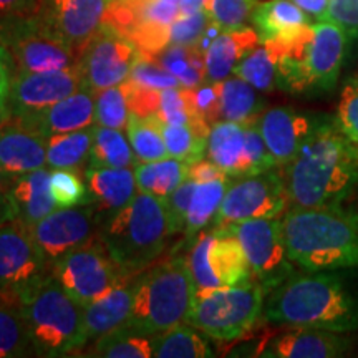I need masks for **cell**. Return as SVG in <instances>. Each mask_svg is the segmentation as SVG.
I'll return each mask as SVG.
<instances>
[{"mask_svg":"<svg viewBox=\"0 0 358 358\" xmlns=\"http://www.w3.org/2000/svg\"><path fill=\"white\" fill-rule=\"evenodd\" d=\"M229 227L243 245L252 279L262 285L266 294L294 275V262L285 248L280 219H249Z\"/></svg>","mask_w":358,"mask_h":358,"instance_id":"obj_13","label":"cell"},{"mask_svg":"<svg viewBox=\"0 0 358 358\" xmlns=\"http://www.w3.org/2000/svg\"><path fill=\"white\" fill-rule=\"evenodd\" d=\"M90 355L105 358H150L153 357L151 335L140 334L128 327H120L98 338Z\"/></svg>","mask_w":358,"mask_h":358,"instance_id":"obj_39","label":"cell"},{"mask_svg":"<svg viewBox=\"0 0 358 358\" xmlns=\"http://www.w3.org/2000/svg\"><path fill=\"white\" fill-rule=\"evenodd\" d=\"M47 164V140L12 122L0 131V169L8 182ZM8 186V185H7Z\"/></svg>","mask_w":358,"mask_h":358,"instance_id":"obj_23","label":"cell"},{"mask_svg":"<svg viewBox=\"0 0 358 358\" xmlns=\"http://www.w3.org/2000/svg\"><path fill=\"white\" fill-rule=\"evenodd\" d=\"M287 204L284 176L268 169L231 181L213 222L214 226H231L249 219L279 217Z\"/></svg>","mask_w":358,"mask_h":358,"instance_id":"obj_14","label":"cell"},{"mask_svg":"<svg viewBox=\"0 0 358 358\" xmlns=\"http://www.w3.org/2000/svg\"><path fill=\"white\" fill-rule=\"evenodd\" d=\"M7 185H8V181L6 179V176H3L2 169H0V187H6L7 189Z\"/></svg>","mask_w":358,"mask_h":358,"instance_id":"obj_59","label":"cell"},{"mask_svg":"<svg viewBox=\"0 0 358 358\" xmlns=\"http://www.w3.org/2000/svg\"><path fill=\"white\" fill-rule=\"evenodd\" d=\"M30 352L32 343L20 306L0 299V358L25 357Z\"/></svg>","mask_w":358,"mask_h":358,"instance_id":"obj_38","label":"cell"},{"mask_svg":"<svg viewBox=\"0 0 358 358\" xmlns=\"http://www.w3.org/2000/svg\"><path fill=\"white\" fill-rule=\"evenodd\" d=\"M128 106L133 115L151 116L158 115L161 105V90L148 88L127 80Z\"/></svg>","mask_w":358,"mask_h":358,"instance_id":"obj_51","label":"cell"},{"mask_svg":"<svg viewBox=\"0 0 358 358\" xmlns=\"http://www.w3.org/2000/svg\"><path fill=\"white\" fill-rule=\"evenodd\" d=\"M208 159L221 168L227 176H248V159H245V134L244 124L219 120L208 134Z\"/></svg>","mask_w":358,"mask_h":358,"instance_id":"obj_29","label":"cell"},{"mask_svg":"<svg viewBox=\"0 0 358 358\" xmlns=\"http://www.w3.org/2000/svg\"><path fill=\"white\" fill-rule=\"evenodd\" d=\"M95 140V124L47 140V164L52 169H77L88 161Z\"/></svg>","mask_w":358,"mask_h":358,"instance_id":"obj_32","label":"cell"},{"mask_svg":"<svg viewBox=\"0 0 358 358\" xmlns=\"http://www.w3.org/2000/svg\"><path fill=\"white\" fill-rule=\"evenodd\" d=\"M7 192L15 219L30 227L57 209L50 189V173L43 168L10 179Z\"/></svg>","mask_w":358,"mask_h":358,"instance_id":"obj_25","label":"cell"},{"mask_svg":"<svg viewBox=\"0 0 358 358\" xmlns=\"http://www.w3.org/2000/svg\"><path fill=\"white\" fill-rule=\"evenodd\" d=\"M250 20L261 43L292 38L310 25L307 13L290 0H267L257 3Z\"/></svg>","mask_w":358,"mask_h":358,"instance_id":"obj_28","label":"cell"},{"mask_svg":"<svg viewBox=\"0 0 358 358\" xmlns=\"http://www.w3.org/2000/svg\"><path fill=\"white\" fill-rule=\"evenodd\" d=\"M50 274L83 307L101 299L128 279L110 256L101 232L70 250L52 267Z\"/></svg>","mask_w":358,"mask_h":358,"instance_id":"obj_10","label":"cell"},{"mask_svg":"<svg viewBox=\"0 0 358 358\" xmlns=\"http://www.w3.org/2000/svg\"><path fill=\"white\" fill-rule=\"evenodd\" d=\"M43 0H0V24L42 17Z\"/></svg>","mask_w":358,"mask_h":358,"instance_id":"obj_53","label":"cell"},{"mask_svg":"<svg viewBox=\"0 0 358 358\" xmlns=\"http://www.w3.org/2000/svg\"><path fill=\"white\" fill-rule=\"evenodd\" d=\"M181 0H111L105 24L122 32L145 55L155 57L169 45V29Z\"/></svg>","mask_w":358,"mask_h":358,"instance_id":"obj_12","label":"cell"},{"mask_svg":"<svg viewBox=\"0 0 358 358\" xmlns=\"http://www.w3.org/2000/svg\"><path fill=\"white\" fill-rule=\"evenodd\" d=\"M32 352L40 357H65L87 343L85 307L52 274L20 299Z\"/></svg>","mask_w":358,"mask_h":358,"instance_id":"obj_6","label":"cell"},{"mask_svg":"<svg viewBox=\"0 0 358 358\" xmlns=\"http://www.w3.org/2000/svg\"><path fill=\"white\" fill-rule=\"evenodd\" d=\"M194 187H196L194 179L187 178L171 192V194L166 196V198H163L171 234H178V232H182L186 229L187 213H189V204H191L192 192H194Z\"/></svg>","mask_w":358,"mask_h":358,"instance_id":"obj_48","label":"cell"},{"mask_svg":"<svg viewBox=\"0 0 358 358\" xmlns=\"http://www.w3.org/2000/svg\"><path fill=\"white\" fill-rule=\"evenodd\" d=\"M287 254L308 272L358 267V213L337 208H292L282 219Z\"/></svg>","mask_w":358,"mask_h":358,"instance_id":"obj_3","label":"cell"},{"mask_svg":"<svg viewBox=\"0 0 358 358\" xmlns=\"http://www.w3.org/2000/svg\"><path fill=\"white\" fill-rule=\"evenodd\" d=\"M22 127L32 129L45 140L55 134L77 131L96 124L95 93L83 87L64 100L53 103L38 113L25 118H12Z\"/></svg>","mask_w":358,"mask_h":358,"instance_id":"obj_20","label":"cell"},{"mask_svg":"<svg viewBox=\"0 0 358 358\" xmlns=\"http://www.w3.org/2000/svg\"><path fill=\"white\" fill-rule=\"evenodd\" d=\"M234 75L259 92H272L277 88V57L266 43H259L237 64Z\"/></svg>","mask_w":358,"mask_h":358,"instance_id":"obj_41","label":"cell"},{"mask_svg":"<svg viewBox=\"0 0 358 358\" xmlns=\"http://www.w3.org/2000/svg\"><path fill=\"white\" fill-rule=\"evenodd\" d=\"M194 297L196 287L187 257H169L134 277L133 312L123 327L155 335L186 324Z\"/></svg>","mask_w":358,"mask_h":358,"instance_id":"obj_5","label":"cell"},{"mask_svg":"<svg viewBox=\"0 0 358 358\" xmlns=\"http://www.w3.org/2000/svg\"><path fill=\"white\" fill-rule=\"evenodd\" d=\"M266 295L256 280L196 295L186 324L216 342H234L256 325Z\"/></svg>","mask_w":358,"mask_h":358,"instance_id":"obj_7","label":"cell"},{"mask_svg":"<svg viewBox=\"0 0 358 358\" xmlns=\"http://www.w3.org/2000/svg\"><path fill=\"white\" fill-rule=\"evenodd\" d=\"M100 221L93 206L85 203L73 208H57L35 222L30 229L48 271H52V267L70 250L100 234Z\"/></svg>","mask_w":358,"mask_h":358,"instance_id":"obj_16","label":"cell"},{"mask_svg":"<svg viewBox=\"0 0 358 358\" xmlns=\"http://www.w3.org/2000/svg\"><path fill=\"white\" fill-rule=\"evenodd\" d=\"M350 338L342 332L313 327H289L262 348V357L274 358H335L350 350Z\"/></svg>","mask_w":358,"mask_h":358,"instance_id":"obj_22","label":"cell"},{"mask_svg":"<svg viewBox=\"0 0 358 358\" xmlns=\"http://www.w3.org/2000/svg\"><path fill=\"white\" fill-rule=\"evenodd\" d=\"M173 236L164 199L140 191L106 219L101 239L124 275H136L150 267L166 249L168 237Z\"/></svg>","mask_w":358,"mask_h":358,"instance_id":"obj_4","label":"cell"},{"mask_svg":"<svg viewBox=\"0 0 358 358\" xmlns=\"http://www.w3.org/2000/svg\"><path fill=\"white\" fill-rule=\"evenodd\" d=\"M0 40L15 65V73L77 69L78 57L42 17L0 24Z\"/></svg>","mask_w":358,"mask_h":358,"instance_id":"obj_9","label":"cell"},{"mask_svg":"<svg viewBox=\"0 0 358 358\" xmlns=\"http://www.w3.org/2000/svg\"><path fill=\"white\" fill-rule=\"evenodd\" d=\"M85 87L82 70L77 69L40 71V73H15L10 78L7 103L12 118H25L64 100Z\"/></svg>","mask_w":358,"mask_h":358,"instance_id":"obj_17","label":"cell"},{"mask_svg":"<svg viewBox=\"0 0 358 358\" xmlns=\"http://www.w3.org/2000/svg\"><path fill=\"white\" fill-rule=\"evenodd\" d=\"M12 122V111L7 103V96L0 95V131Z\"/></svg>","mask_w":358,"mask_h":358,"instance_id":"obj_58","label":"cell"},{"mask_svg":"<svg viewBox=\"0 0 358 358\" xmlns=\"http://www.w3.org/2000/svg\"><path fill=\"white\" fill-rule=\"evenodd\" d=\"M245 134V159H248V176L250 174H261L268 169H274L275 159L271 155L268 148L264 141V136L259 128V122L244 124Z\"/></svg>","mask_w":358,"mask_h":358,"instance_id":"obj_46","label":"cell"},{"mask_svg":"<svg viewBox=\"0 0 358 358\" xmlns=\"http://www.w3.org/2000/svg\"><path fill=\"white\" fill-rule=\"evenodd\" d=\"M312 30L313 35L303 64L307 90L329 92L337 83L350 38L337 24L330 20L312 24Z\"/></svg>","mask_w":358,"mask_h":358,"instance_id":"obj_19","label":"cell"},{"mask_svg":"<svg viewBox=\"0 0 358 358\" xmlns=\"http://www.w3.org/2000/svg\"><path fill=\"white\" fill-rule=\"evenodd\" d=\"M315 20H329V0H290Z\"/></svg>","mask_w":358,"mask_h":358,"instance_id":"obj_55","label":"cell"},{"mask_svg":"<svg viewBox=\"0 0 358 358\" xmlns=\"http://www.w3.org/2000/svg\"><path fill=\"white\" fill-rule=\"evenodd\" d=\"M50 189L57 208H73L87 203V185L73 169H53Z\"/></svg>","mask_w":358,"mask_h":358,"instance_id":"obj_44","label":"cell"},{"mask_svg":"<svg viewBox=\"0 0 358 358\" xmlns=\"http://www.w3.org/2000/svg\"><path fill=\"white\" fill-rule=\"evenodd\" d=\"M131 111L128 106L127 83L100 90L95 93V116L96 124L106 128L124 129Z\"/></svg>","mask_w":358,"mask_h":358,"instance_id":"obj_42","label":"cell"},{"mask_svg":"<svg viewBox=\"0 0 358 358\" xmlns=\"http://www.w3.org/2000/svg\"><path fill=\"white\" fill-rule=\"evenodd\" d=\"M338 128L358 146V82L348 80L340 95V103L335 116Z\"/></svg>","mask_w":358,"mask_h":358,"instance_id":"obj_49","label":"cell"},{"mask_svg":"<svg viewBox=\"0 0 358 358\" xmlns=\"http://www.w3.org/2000/svg\"><path fill=\"white\" fill-rule=\"evenodd\" d=\"M134 277L136 275L128 277L111 292L85 307L87 342L98 340L128 324L134 303Z\"/></svg>","mask_w":358,"mask_h":358,"instance_id":"obj_26","label":"cell"},{"mask_svg":"<svg viewBox=\"0 0 358 358\" xmlns=\"http://www.w3.org/2000/svg\"><path fill=\"white\" fill-rule=\"evenodd\" d=\"M187 176L194 179L196 182H199V181H211V179H217V178H226L227 174L224 173L221 168H217L213 161L203 158L196 161V163L189 164Z\"/></svg>","mask_w":358,"mask_h":358,"instance_id":"obj_54","label":"cell"},{"mask_svg":"<svg viewBox=\"0 0 358 358\" xmlns=\"http://www.w3.org/2000/svg\"><path fill=\"white\" fill-rule=\"evenodd\" d=\"M136 164L131 143H128L122 129L95 124V140L88 156V166L122 169Z\"/></svg>","mask_w":358,"mask_h":358,"instance_id":"obj_36","label":"cell"},{"mask_svg":"<svg viewBox=\"0 0 358 358\" xmlns=\"http://www.w3.org/2000/svg\"><path fill=\"white\" fill-rule=\"evenodd\" d=\"M8 57L7 50L3 47H0V95H6L8 92V87H10V73H8Z\"/></svg>","mask_w":358,"mask_h":358,"instance_id":"obj_56","label":"cell"},{"mask_svg":"<svg viewBox=\"0 0 358 358\" xmlns=\"http://www.w3.org/2000/svg\"><path fill=\"white\" fill-rule=\"evenodd\" d=\"M219 100H221V120L248 124L259 122L266 106L262 96L252 85L239 77H227L219 82Z\"/></svg>","mask_w":358,"mask_h":358,"instance_id":"obj_30","label":"cell"},{"mask_svg":"<svg viewBox=\"0 0 358 358\" xmlns=\"http://www.w3.org/2000/svg\"><path fill=\"white\" fill-rule=\"evenodd\" d=\"M317 123L319 118L299 113L289 106H277L261 115L259 128L277 166H285L297 156Z\"/></svg>","mask_w":358,"mask_h":358,"instance_id":"obj_21","label":"cell"},{"mask_svg":"<svg viewBox=\"0 0 358 358\" xmlns=\"http://www.w3.org/2000/svg\"><path fill=\"white\" fill-rule=\"evenodd\" d=\"M153 58L185 88H196L206 82L204 53L198 47L169 43Z\"/></svg>","mask_w":358,"mask_h":358,"instance_id":"obj_35","label":"cell"},{"mask_svg":"<svg viewBox=\"0 0 358 358\" xmlns=\"http://www.w3.org/2000/svg\"><path fill=\"white\" fill-rule=\"evenodd\" d=\"M196 295L236 287L254 280L248 257L229 226L201 231L187 256Z\"/></svg>","mask_w":358,"mask_h":358,"instance_id":"obj_8","label":"cell"},{"mask_svg":"<svg viewBox=\"0 0 358 358\" xmlns=\"http://www.w3.org/2000/svg\"><path fill=\"white\" fill-rule=\"evenodd\" d=\"M111 0H43L42 19L82 57L90 40L105 24Z\"/></svg>","mask_w":358,"mask_h":358,"instance_id":"obj_18","label":"cell"},{"mask_svg":"<svg viewBox=\"0 0 358 358\" xmlns=\"http://www.w3.org/2000/svg\"><path fill=\"white\" fill-rule=\"evenodd\" d=\"M164 145L171 158L191 164L203 159L208 150V134L192 124H169L161 122Z\"/></svg>","mask_w":358,"mask_h":358,"instance_id":"obj_40","label":"cell"},{"mask_svg":"<svg viewBox=\"0 0 358 358\" xmlns=\"http://www.w3.org/2000/svg\"><path fill=\"white\" fill-rule=\"evenodd\" d=\"M329 20L348 35L358 38V0H329Z\"/></svg>","mask_w":358,"mask_h":358,"instance_id":"obj_52","label":"cell"},{"mask_svg":"<svg viewBox=\"0 0 358 358\" xmlns=\"http://www.w3.org/2000/svg\"><path fill=\"white\" fill-rule=\"evenodd\" d=\"M127 129L128 140L131 143L138 163H150V161L169 158L158 115L138 116L131 113Z\"/></svg>","mask_w":358,"mask_h":358,"instance_id":"obj_37","label":"cell"},{"mask_svg":"<svg viewBox=\"0 0 358 358\" xmlns=\"http://www.w3.org/2000/svg\"><path fill=\"white\" fill-rule=\"evenodd\" d=\"M151 348L156 358H206L214 357L208 342L194 327L176 325L164 332L151 335Z\"/></svg>","mask_w":358,"mask_h":358,"instance_id":"obj_33","label":"cell"},{"mask_svg":"<svg viewBox=\"0 0 358 358\" xmlns=\"http://www.w3.org/2000/svg\"><path fill=\"white\" fill-rule=\"evenodd\" d=\"M12 219H15V213H13L8 192L6 187H0V227Z\"/></svg>","mask_w":358,"mask_h":358,"instance_id":"obj_57","label":"cell"},{"mask_svg":"<svg viewBox=\"0 0 358 358\" xmlns=\"http://www.w3.org/2000/svg\"><path fill=\"white\" fill-rule=\"evenodd\" d=\"M129 82L141 85V87L164 90V88H174L182 87L179 80L174 75L164 70L153 57L145 55L140 52L136 60H134L133 69L129 71Z\"/></svg>","mask_w":358,"mask_h":358,"instance_id":"obj_45","label":"cell"},{"mask_svg":"<svg viewBox=\"0 0 358 358\" xmlns=\"http://www.w3.org/2000/svg\"><path fill=\"white\" fill-rule=\"evenodd\" d=\"M189 164L176 158H164L150 163H138L134 168V179L138 189L148 194L166 198L187 179Z\"/></svg>","mask_w":358,"mask_h":358,"instance_id":"obj_31","label":"cell"},{"mask_svg":"<svg viewBox=\"0 0 358 358\" xmlns=\"http://www.w3.org/2000/svg\"><path fill=\"white\" fill-rule=\"evenodd\" d=\"M257 3V0H206L204 10L221 30H236L245 27Z\"/></svg>","mask_w":358,"mask_h":358,"instance_id":"obj_43","label":"cell"},{"mask_svg":"<svg viewBox=\"0 0 358 358\" xmlns=\"http://www.w3.org/2000/svg\"><path fill=\"white\" fill-rule=\"evenodd\" d=\"M159 120L169 124H192V115L187 105V92L185 87L161 90Z\"/></svg>","mask_w":358,"mask_h":358,"instance_id":"obj_50","label":"cell"},{"mask_svg":"<svg viewBox=\"0 0 358 358\" xmlns=\"http://www.w3.org/2000/svg\"><path fill=\"white\" fill-rule=\"evenodd\" d=\"M229 182V176L196 182L185 229L189 239L198 236L209 222L214 221L219 208H221L224 196H226Z\"/></svg>","mask_w":358,"mask_h":358,"instance_id":"obj_34","label":"cell"},{"mask_svg":"<svg viewBox=\"0 0 358 358\" xmlns=\"http://www.w3.org/2000/svg\"><path fill=\"white\" fill-rule=\"evenodd\" d=\"M87 185V203L93 206L98 217H111L123 209L136 194V179L129 168H95L83 171Z\"/></svg>","mask_w":358,"mask_h":358,"instance_id":"obj_24","label":"cell"},{"mask_svg":"<svg viewBox=\"0 0 358 358\" xmlns=\"http://www.w3.org/2000/svg\"><path fill=\"white\" fill-rule=\"evenodd\" d=\"M138 55L140 50L131 40L103 24L80 57L85 87L96 93L127 82Z\"/></svg>","mask_w":358,"mask_h":358,"instance_id":"obj_15","label":"cell"},{"mask_svg":"<svg viewBox=\"0 0 358 358\" xmlns=\"http://www.w3.org/2000/svg\"><path fill=\"white\" fill-rule=\"evenodd\" d=\"M209 24H211V19L204 8L192 13H179L169 29V43L196 47Z\"/></svg>","mask_w":358,"mask_h":358,"instance_id":"obj_47","label":"cell"},{"mask_svg":"<svg viewBox=\"0 0 358 358\" xmlns=\"http://www.w3.org/2000/svg\"><path fill=\"white\" fill-rule=\"evenodd\" d=\"M264 319L284 327H313L334 332L358 329V301L330 271L294 274L266 295Z\"/></svg>","mask_w":358,"mask_h":358,"instance_id":"obj_2","label":"cell"},{"mask_svg":"<svg viewBox=\"0 0 358 358\" xmlns=\"http://www.w3.org/2000/svg\"><path fill=\"white\" fill-rule=\"evenodd\" d=\"M284 168L292 208H337L358 185V146L335 120L319 118L301 151Z\"/></svg>","mask_w":358,"mask_h":358,"instance_id":"obj_1","label":"cell"},{"mask_svg":"<svg viewBox=\"0 0 358 358\" xmlns=\"http://www.w3.org/2000/svg\"><path fill=\"white\" fill-rule=\"evenodd\" d=\"M50 274L32 229L20 219L0 227V299L19 303Z\"/></svg>","mask_w":358,"mask_h":358,"instance_id":"obj_11","label":"cell"},{"mask_svg":"<svg viewBox=\"0 0 358 358\" xmlns=\"http://www.w3.org/2000/svg\"><path fill=\"white\" fill-rule=\"evenodd\" d=\"M261 43L256 29L222 30L216 38L209 43L204 52L206 82H222L234 73V69L248 53Z\"/></svg>","mask_w":358,"mask_h":358,"instance_id":"obj_27","label":"cell"}]
</instances>
